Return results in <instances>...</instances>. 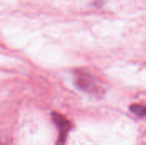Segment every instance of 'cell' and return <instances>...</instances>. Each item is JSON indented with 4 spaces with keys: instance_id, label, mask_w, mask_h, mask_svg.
Masks as SVG:
<instances>
[{
    "instance_id": "6da1fadb",
    "label": "cell",
    "mask_w": 146,
    "mask_h": 145,
    "mask_svg": "<svg viewBox=\"0 0 146 145\" xmlns=\"http://www.w3.org/2000/svg\"><path fill=\"white\" fill-rule=\"evenodd\" d=\"M76 83L80 89L90 94L98 97L105 93V88L103 84L94 76L86 72H77Z\"/></svg>"
},
{
    "instance_id": "7a4b0ae2",
    "label": "cell",
    "mask_w": 146,
    "mask_h": 145,
    "mask_svg": "<svg viewBox=\"0 0 146 145\" xmlns=\"http://www.w3.org/2000/svg\"><path fill=\"white\" fill-rule=\"evenodd\" d=\"M53 121L56 123V126L59 129V138H58V145H63L65 143L68 131L71 128V125L63 115L58 113H53Z\"/></svg>"
},
{
    "instance_id": "3957f363",
    "label": "cell",
    "mask_w": 146,
    "mask_h": 145,
    "mask_svg": "<svg viewBox=\"0 0 146 145\" xmlns=\"http://www.w3.org/2000/svg\"><path fill=\"white\" fill-rule=\"evenodd\" d=\"M130 111L139 117H146V105L133 104L130 106Z\"/></svg>"
}]
</instances>
